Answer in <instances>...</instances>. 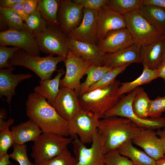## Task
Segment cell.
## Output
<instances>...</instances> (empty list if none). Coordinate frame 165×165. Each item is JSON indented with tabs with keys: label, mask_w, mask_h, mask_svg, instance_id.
<instances>
[{
	"label": "cell",
	"mask_w": 165,
	"mask_h": 165,
	"mask_svg": "<svg viewBox=\"0 0 165 165\" xmlns=\"http://www.w3.org/2000/svg\"><path fill=\"white\" fill-rule=\"evenodd\" d=\"M24 1V0H0V7L10 8L15 4Z\"/></svg>",
	"instance_id": "cell-44"
},
{
	"label": "cell",
	"mask_w": 165,
	"mask_h": 165,
	"mask_svg": "<svg viewBox=\"0 0 165 165\" xmlns=\"http://www.w3.org/2000/svg\"><path fill=\"white\" fill-rule=\"evenodd\" d=\"M0 13L9 29L25 31L30 33L27 24L19 15L12 9L0 7Z\"/></svg>",
	"instance_id": "cell-32"
},
{
	"label": "cell",
	"mask_w": 165,
	"mask_h": 165,
	"mask_svg": "<svg viewBox=\"0 0 165 165\" xmlns=\"http://www.w3.org/2000/svg\"><path fill=\"white\" fill-rule=\"evenodd\" d=\"M73 139L53 133L42 132L34 141L31 156L35 165H40L61 154Z\"/></svg>",
	"instance_id": "cell-5"
},
{
	"label": "cell",
	"mask_w": 165,
	"mask_h": 165,
	"mask_svg": "<svg viewBox=\"0 0 165 165\" xmlns=\"http://www.w3.org/2000/svg\"><path fill=\"white\" fill-rule=\"evenodd\" d=\"M23 2L16 4L10 9L14 10L18 14L24 21L25 22L29 15H28L25 11L23 4Z\"/></svg>",
	"instance_id": "cell-43"
},
{
	"label": "cell",
	"mask_w": 165,
	"mask_h": 165,
	"mask_svg": "<svg viewBox=\"0 0 165 165\" xmlns=\"http://www.w3.org/2000/svg\"><path fill=\"white\" fill-rule=\"evenodd\" d=\"M13 119L9 118L0 127V156L7 153L9 148L14 143L10 126L14 123Z\"/></svg>",
	"instance_id": "cell-33"
},
{
	"label": "cell",
	"mask_w": 165,
	"mask_h": 165,
	"mask_svg": "<svg viewBox=\"0 0 165 165\" xmlns=\"http://www.w3.org/2000/svg\"><path fill=\"white\" fill-rule=\"evenodd\" d=\"M144 129L126 118L109 116L100 119L97 131L105 139L104 155L132 141Z\"/></svg>",
	"instance_id": "cell-2"
},
{
	"label": "cell",
	"mask_w": 165,
	"mask_h": 165,
	"mask_svg": "<svg viewBox=\"0 0 165 165\" xmlns=\"http://www.w3.org/2000/svg\"><path fill=\"white\" fill-rule=\"evenodd\" d=\"M165 112V96L158 97L151 101L148 117L156 118L161 117Z\"/></svg>",
	"instance_id": "cell-39"
},
{
	"label": "cell",
	"mask_w": 165,
	"mask_h": 165,
	"mask_svg": "<svg viewBox=\"0 0 165 165\" xmlns=\"http://www.w3.org/2000/svg\"><path fill=\"white\" fill-rule=\"evenodd\" d=\"M123 16L126 27L130 34L134 44L141 46L165 37L150 24L138 10Z\"/></svg>",
	"instance_id": "cell-7"
},
{
	"label": "cell",
	"mask_w": 165,
	"mask_h": 165,
	"mask_svg": "<svg viewBox=\"0 0 165 165\" xmlns=\"http://www.w3.org/2000/svg\"><path fill=\"white\" fill-rule=\"evenodd\" d=\"M11 130L14 143L19 145L30 141L34 142L42 133L39 127L30 119L13 126Z\"/></svg>",
	"instance_id": "cell-23"
},
{
	"label": "cell",
	"mask_w": 165,
	"mask_h": 165,
	"mask_svg": "<svg viewBox=\"0 0 165 165\" xmlns=\"http://www.w3.org/2000/svg\"><path fill=\"white\" fill-rule=\"evenodd\" d=\"M64 62L66 71L64 76L60 80V87L74 90L79 97L81 79L88 68L93 64L78 58L69 50Z\"/></svg>",
	"instance_id": "cell-11"
},
{
	"label": "cell",
	"mask_w": 165,
	"mask_h": 165,
	"mask_svg": "<svg viewBox=\"0 0 165 165\" xmlns=\"http://www.w3.org/2000/svg\"><path fill=\"white\" fill-rule=\"evenodd\" d=\"M26 110L28 116L42 132L69 136L68 122L62 118L44 97L35 92L30 93L26 103Z\"/></svg>",
	"instance_id": "cell-1"
},
{
	"label": "cell",
	"mask_w": 165,
	"mask_h": 165,
	"mask_svg": "<svg viewBox=\"0 0 165 165\" xmlns=\"http://www.w3.org/2000/svg\"><path fill=\"white\" fill-rule=\"evenodd\" d=\"M143 67L142 74L137 79L130 82L121 83L117 91L119 96L130 92L140 86L148 83L158 78L156 69L152 70L146 67Z\"/></svg>",
	"instance_id": "cell-27"
},
{
	"label": "cell",
	"mask_w": 165,
	"mask_h": 165,
	"mask_svg": "<svg viewBox=\"0 0 165 165\" xmlns=\"http://www.w3.org/2000/svg\"><path fill=\"white\" fill-rule=\"evenodd\" d=\"M121 83L116 80L110 86L87 92L79 97L82 109L104 118L105 113L119 101L117 91Z\"/></svg>",
	"instance_id": "cell-3"
},
{
	"label": "cell",
	"mask_w": 165,
	"mask_h": 165,
	"mask_svg": "<svg viewBox=\"0 0 165 165\" xmlns=\"http://www.w3.org/2000/svg\"><path fill=\"white\" fill-rule=\"evenodd\" d=\"M141 46L134 44L116 52L104 54L102 66L113 68L132 63H141Z\"/></svg>",
	"instance_id": "cell-20"
},
{
	"label": "cell",
	"mask_w": 165,
	"mask_h": 165,
	"mask_svg": "<svg viewBox=\"0 0 165 165\" xmlns=\"http://www.w3.org/2000/svg\"><path fill=\"white\" fill-rule=\"evenodd\" d=\"M112 68L105 66L91 65L85 72L87 76L85 80L81 84L79 97L86 93L90 86L99 81Z\"/></svg>",
	"instance_id": "cell-29"
},
{
	"label": "cell",
	"mask_w": 165,
	"mask_h": 165,
	"mask_svg": "<svg viewBox=\"0 0 165 165\" xmlns=\"http://www.w3.org/2000/svg\"><path fill=\"white\" fill-rule=\"evenodd\" d=\"M13 150L9 154L10 158L18 163L20 165H35L29 160L27 154V145L25 144L14 143Z\"/></svg>",
	"instance_id": "cell-36"
},
{
	"label": "cell",
	"mask_w": 165,
	"mask_h": 165,
	"mask_svg": "<svg viewBox=\"0 0 165 165\" xmlns=\"http://www.w3.org/2000/svg\"><path fill=\"white\" fill-rule=\"evenodd\" d=\"M156 161V165H165V155Z\"/></svg>",
	"instance_id": "cell-50"
},
{
	"label": "cell",
	"mask_w": 165,
	"mask_h": 165,
	"mask_svg": "<svg viewBox=\"0 0 165 165\" xmlns=\"http://www.w3.org/2000/svg\"><path fill=\"white\" fill-rule=\"evenodd\" d=\"M104 165H105V164Z\"/></svg>",
	"instance_id": "cell-53"
},
{
	"label": "cell",
	"mask_w": 165,
	"mask_h": 165,
	"mask_svg": "<svg viewBox=\"0 0 165 165\" xmlns=\"http://www.w3.org/2000/svg\"><path fill=\"white\" fill-rule=\"evenodd\" d=\"M97 26L99 41L105 38L111 31L126 28V24L123 15L105 5L97 10Z\"/></svg>",
	"instance_id": "cell-16"
},
{
	"label": "cell",
	"mask_w": 165,
	"mask_h": 165,
	"mask_svg": "<svg viewBox=\"0 0 165 165\" xmlns=\"http://www.w3.org/2000/svg\"><path fill=\"white\" fill-rule=\"evenodd\" d=\"M61 1L38 0V9L48 25L59 26L57 14Z\"/></svg>",
	"instance_id": "cell-28"
},
{
	"label": "cell",
	"mask_w": 165,
	"mask_h": 165,
	"mask_svg": "<svg viewBox=\"0 0 165 165\" xmlns=\"http://www.w3.org/2000/svg\"><path fill=\"white\" fill-rule=\"evenodd\" d=\"M78 97L74 90L61 88L53 106L62 118L69 122L82 109Z\"/></svg>",
	"instance_id": "cell-14"
},
{
	"label": "cell",
	"mask_w": 165,
	"mask_h": 165,
	"mask_svg": "<svg viewBox=\"0 0 165 165\" xmlns=\"http://www.w3.org/2000/svg\"><path fill=\"white\" fill-rule=\"evenodd\" d=\"M156 133L162 141L165 155V127L163 128V130L158 129Z\"/></svg>",
	"instance_id": "cell-48"
},
{
	"label": "cell",
	"mask_w": 165,
	"mask_h": 165,
	"mask_svg": "<svg viewBox=\"0 0 165 165\" xmlns=\"http://www.w3.org/2000/svg\"><path fill=\"white\" fill-rule=\"evenodd\" d=\"M140 88L135 89L127 95L120 99L114 106L105 113L104 118L109 116L126 118L145 129L154 130L165 127V117L143 119L138 117L134 113L132 104Z\"/></svg>",
	"instance_id": "cell-6"
},
{
	"label": "cell",
	"mask_w": 165,
	"mask_h": 165,
	"mask_svg": "<svg viewBox=\"0 0 165 165\" xmlns=\"http://www.w3.org/2000/svg\"><path fill=\"white\" fill-rule=\"evenodd\" d=\"M83 17L79 25L67 35L78 41L97 44V10L82 9Z\"/></svg>",
	"instance_id": "cell-15"
},
{
	"label": "cell",
	"mask_w": 165,
	"mask_h": 165,
	"mask_svg": "<svg viewBox=\"0 0 165 165\" xmlns=\"http://www.w3.org/2000/svg\"><path fill=\"white\" fill-rule=\"evenodd\" d=\"M25 23L30 33L35 38L48 26L38 9L36 12L29 15Z\"/></svg>",
	"instance_id": "cell-35"
},
{
	"label": "cell",
	"mask_w": 165,
	"mask_h": 165,
	"mask_svg": "<svg viewBox=\"0 0 165 165\" xmlns=\"http://www.w3.org/2000/svg\"><path fill=\"white\" fill-rule=\"evenodd\" d=\"M105 139L97 131L95 135L91 146L87 148L75 136L72 143L73 147L76 165H104L103 149Z\"/></svg>",
	"instance_id": "cell-9"
},
{
	"label": "cell",
	"mask_w": 165,
	"mask_h": 165,
	"mask_svg": "<svg viewBox=\"0 0 165 165\" xmlns=\"http://www.w3.org/2000/svg\"><path fill=\"white\" fill-rule=\"evenodd\" d=\"M165 50V37L141 46L140 59L143 67L156 69L163 62Z\"/></svg>",
	"instance_id": "cell-21"
},
{
	"label": "cell",
	"mask_w": 165,
	"mask_h": 165,
	"mask_svg": "<svg viewBox=\"0 0 165 165\" xmlns=\"http://www.w3.org/2000/svg\"><path fill=\"white\" fill-rule=\"evenodd\" d=\"M143 5H155L165 9V0H144Z\"/></svg>",
	"instance_id": "cell-45"
},
{
	"label": "cell",
	"mask_w": 165,
	"mask_h": 165,
	"mask_svg": "<svg viewBox=\"0 0 165 165\" xmlns=\"http://www.w3.org/2000/svg\"><path fill=\"white\" fill-rule=\"evenodd\" d=\"M0 44L19 47L31 55H40V51L36 38L27 31L9 29L2 31L0 33Z\"/></svg>",
	"instance_id": "cell-12"
},
{
	"label": "cell",
	"mask_w": 165,
	"mask_h": 165,
	"mask_svg": "<svg viewBox=\"0 0 165 165\" xmlns=\"http://www.w3.org/2000/svg\"><path fill=\"white\" fill-rule=\"evenodd\" d=\"M77 162L67 148L60 155L40 165H76Z\"/></svg>",
	"instance_id": "cell-38"
},
{
	"label": "cell",
	"mask_w": 165,
	"mask_h": 165,
	"mask_svg": "<svg viewBox=\"0 0 165 165\" xmlns=\"http://www.w3.org/2000/svg\"><path fill=\"white\" fill-rule=\"evenodd\" d=\"M67 38L59 26L48 25L36 38L40 51L66 57L69 50Z\"/></svg>",
	"instance_id": "cell-10"
},
{
	"label": "cell",
	"mask_w": 165,
	"mask_h": 165,
	"mask_svg": "<svg viewBox=\"0 0 165 165\" xmlns=\"http://www.w3.org/2000/svg\"><path fill=\"white\" fill-rule=\"evenodd\" d=\"M151 101L147 94L142 88L140 87L132 104L134 114L140 118H148Z\"/></svg>",
	"instance_id": "cell-31"
},
{
	"label": "cell",
	"mask_w": 165,
	"mask_h": 165,
	"mask_svg": "<svg viewBox=\"0 0 165 165\" xmlns=\"http://www.w3.org/2000/svg\"><path fill=\"white\" fill-rule=\"evenodd\" d=\"M130 64H127L112 68L106 72L99 81L90 86L87 92L107 87L112 84L116 80L117 76L123 72Z\"/></svg>",
	"instance_id": "cell-34"
},
{
	"label": "cell",
	"mask_w": 165,
	"mask_h": 165,
	"mask_svg": "<svg viewBox=\"0 0 165 165\" xmlns=\"http://www.w3.org/2000/svg\"><path fill=\"white\" fill-rule=\"evenodd\" d=\"M6 111L5 109H1L0 111V124H2L5 121L4 119L6 117Z\"/></svg>",
	"instance_id": "cell-49"
},
{
	"label": "cell",
	"mask_w": 165,
	"mask_h": 165,
	"mask_svg": "<svg viewBox=\"0 0 165 165\" xmlns=\"http://www.w3.org/2000/svg\"><path fill=\"white\" fill-rule=\"evenodd\" d=\"M66 57L50 55L42 57L33 56L20 49L14 53L9 63L13 67L23 66L28 68L35 73L41 80H43L51 79L53 72L57 70L58 64L64 62Z\"/></svg>",
	"instance_id": "cell-4"
},
{
	"label": "cell",
	"mask_w": 165,
	"mask_h": 165,
	"mask_svg": "<svg viewBox=\"0 0 165 165\" xmlns=\"http://www.w3.org/2000/svg\"><path fill=\"white\" fill-rule=\"evenodd\" d=\"M100 119L96 114L81 109L68 122L69 136L73 139L78 136L84 144L92 143L97 132Z\"/></svg>",
	"instance_id": "cell-8"
},
{
	"label": "cell",
	"mask_w": 165,
	"mask_h": 165,
	"mask_svg": "<svg viewBox=\"0 0 165 165\" xmlns=\"http://www.w3.org/2000/svg\"><path fill=\"white\" fill-rule=\"evenodd\" d=\"M144 0H108L106 5L112 9L124 15L138 10L143 5Z\"/></svg>",
	"instance_id": "cell-30"
},
{
	"label": "cell",
	"mask_w": 165,
	"mask_h": 165,
	"mask_svg": "<svg viewBox=\"0 0 165 165\" xmlns=\"http://www.w3.org/2000/svg\"><path fill=\"white\" fill-rule=\"evenodd\" d=\"M64 73L62 68L58 71L57 74L52 79L40 80L39 85L34 89V92L46 99L48 102L52 106L60 89L61 78Z\"/></svg>",
	"instance_id": "cell-24"
},
{
	"label": "cell",
	"mask_w": 165,
	"mask_h": 165,
	"mask_svg": "<svg viewBox=\"0 0 165 165\" xmlns=\"http://www.w3.org/2000/svg\"><path fill=\"white\" fill-rule=\"evenodd\" d=\"M75 3L82 6L83 8L98 10L101 7L106 5L108 0H73Z\"/></svg>",
	"instance_id": "cell-41"
},
{
	"label": "cell",
	"mask_w": 165,
	"mask_h": 165,
	"mask_svg": "<svg viewBox=\"0 0 165 165\" xmlns=\"http://www.w3.org/2000/svg\"><path fill=\"white\" fill-rule=\"evenodd\" d=\"M131 141L156 161L164 155L162 141L153 130L143 129Z\"/></svg>",
	"instance_id": "cell-18"
},
{
	"label": "cell",
	"mask_w": 165,
	"mask_h": 165,
	"mask_svg": "<svg viewBox=\"0 0 165 165\" xmlns=\"http://www.w3.org/2000/svg\"><path fill=\"white\" fill-rule=\"evenodd\" d=\"M165 61V52H164V57H163V61Z\"/></svg>",
	"instance_id": "cell-51"
},
{
	"label": "cell",
	"mask_w": 165,
	"mask_h": 165,
	"mask_svg": "<svg viewBox=\"0 0 165 165\" xmlns=\"http://www.w3.org/2000/svg\"><path fill=\"white\" fill-rule=\"evenodd\" d=\"M20 48L14 46L8 47L6 46H0V68H9L13 66L9 64V61L14 53Z\"/></svg>",
	"instance_id": "cell-40"
},
{
	"label": "cell",
	"mask_w": 165,
	"mask_h": 165,
	"mask_svg": "<svg viewBox=\"0 0 165 165\" xmlns=\"http://www.w3.org/2000/svg\"><path fill=\"white\" fill-rule=\"evenodd\" d=\"M15 68L11 67L0 70V97H6V101L10 107V102L13 96L15 94V89L22 81L31 78L32 75L29 74H14L12 73Z\"/></svg>",
	"instance_id": "cell-22"
},
{
	"label": "cell",
	"mask_w": 165,
	"mask_h": 165,
	"mask_svg": "<svg viewBox=\"0 0 165 165\" xmlns=\"http://www.w3.org/2000/svg\"><path fill=\"white\" fill-rule=\"evenodd\" d=\"M38 0H24L23 2V6L26 13L30 15L38 9Z\"/></svg>",
	"instance_id": "cell-42"
},
{
	"label": "cell",
	"mask_w": 165,
	"mask_h": 165,
	"mask_svg": "<svg viewBox=\"0 0 165 165\" xmlns=\"http://www.w3.org/2000/svg\"><path fill=\"white\" fill-rule=\"evenodd\" d=\"M134 165H135L134 164Z\"/></svg>",
	"instance_id": "cell-52"
},
{
	"label": "cell",
	"mask_w": 165,
	"mask_h": 165,
	"mask_svg": "<svg viewBox=\"0 0 165 165\" xmlns=\"http://www.w3.org/2000/svg\"><path fill=\"white\" fill-rule=\"evenodd\" d=\"M156 69L158 78H162L165 82V61L162 62Z\"/></svg>",
	"instance_id": "cell-46"
},
{
	"label": "cell",
	"mask_w": 165,
	"mask_h": 165,
	"mask_svg": "<svg viewBox=\"0 0 165 165\" xmlns=\"http://www.w3.org/2000/svg\"><path fill=\"white\" fill-rule=\"evenodd\" d=\"M104 162L105 165H134L132 161L127 157L120 154L116 150L104 155Z\"/></svg>",
	"instance_id": "cell-37"
},
{
	"label": "cell",
	"mask_w": 165,
	"mask_h": 165,
	"mask_svg": "<svg viewBox=\"0 0 165 165\" xmlns=\"http://www.w3.org/2000/svg\"><path fill=\"white\" fill-rule=\"evenodd\" d=\"M131 141L124 143L116 150L121 155L127 157L135 165H156V160L134 147Z\"/></svg>",
	"instance_id": "cell-26"
},
{
	"label": "cell",
	"mask_w": 165,
	"mask_h": 165,
	"mask_svg": "<svg viewBox=\"0 0 165 165\" xmlns=\"http://www.w3.org/2000/svg\"><path fill=\"white\" fill-rule=\"evenodd\" d=\"M83 8L72 0H61L58 20L61 30L66 35L80 24L83 17Z\"/></svg>",
	"instance_id": "cell-13"
},
{
	"label": "cell",
	"mask_w": 165,
	"mask_h": 165,
	"mask_svg": "<svg viewBox=\"0 0 165 165\" xmlns=\"http://www.w3.org/2000/svg\"><path fill=\"white\" fill-rule=\"evenodd\" d=\"M9 154L7 153L0 156V165H10L13 164L10 162Z\"/></svg>",
	"instance_id": "cell-47"
},
{
	"label": "cell",
	"mask_w": 165,
	"mask_h": 165,
	"mask_svg": "<svg viewBox=\"0 0 165 165\" xmlns=\"http://www.w3.org/2000/svg\"><path fill=\"white\" fill-rule=\"evenodd\" d=\"M134 44L133 38L126 27L111 31L97 45L102 53L105 54L116 52Z\"/></svg>",
	"instance_id": "cell-17"
},
{
	"label": "cell",
	"mask_w": 165,
	"mask_h": 165,
	"mask_svg": "<svg viewBox=\"0 0 165 165\" xmlns=\"http://www.w3.org/2000/svg\"><path fill=\"white\" fill-rule=\"evenodd\" d=\"M141 14L159 32L165 35V9L156 6L143 5Z\"/></svg>",
	"instance_id": "cell-25"
},
{
	"label": "cell",
	"mask_w": 165,
	"mask_h": 165,
	"mask_svg": "<svg viewBox=\"0 0 165 165\" xmlns=\"http://www.w3.org/2000/svg\"><path fill=\"white\" fill-rule=\"evenodd\" d=\"M68 48L78 58L91 63L93 65L101 66L103 54L97 44L84 42L67 36Z\"/></svg>",
	"instance_id": "cell-19"
}]
</instances>
